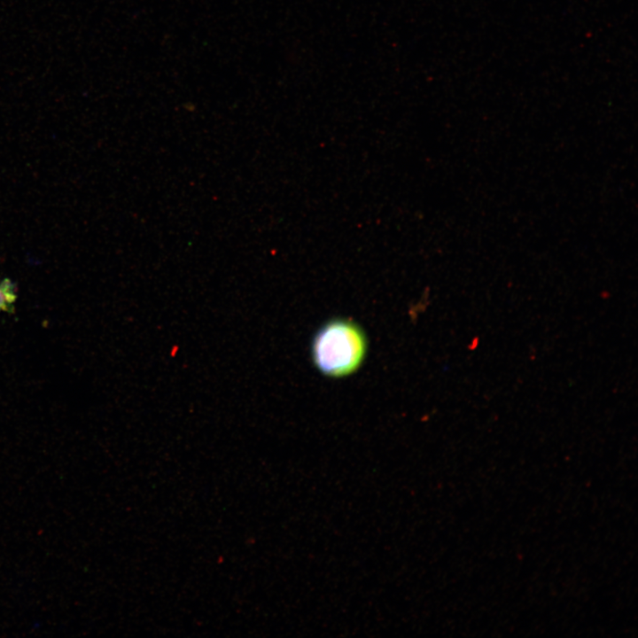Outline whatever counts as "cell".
Here are the masks:
<instances>
[{"label":"cell","mask_w":638,"mask_h":638,"mask_svg":"<svg viewBox=\"0 0 638 638\" xmlns=\"http://www.w3.org/2000/svg\"><path fill=\"white\" fill-rule=\"evenodd\" d=\"M366 347L365 335L358 325L348 320L335 319L316 332L312 343V357L324 375L343 377L359 368Z\"/></svg>","instance_id":"1"},{"label":"cell","mask_w":638,"mask_h":638,"mask_svg":"<svg viewBox=\"0 0 638 638\" xmlns=\"http://www.w3.org/2000/svg\"><path fill=\"white\" fill-rule=\"evenodd\" d=\"M17 286L11 279L5 277L0 280V308L7 313L14 312V302L17 295Z\"/></svg>","instance_id":"2"},{"label":"cell","mask_w":638,"mask_h":638,"mask_svg":"<svg viewBox=\"0 0 638 638\" xmlns=\"http://www.w3.org/2000/svg\"><path fill=\"white\" fill-rule=\"evenodd\" d=\"M0 310H1V308H0Z\"/></svg>","instance_id":"3"}]
</instances>
